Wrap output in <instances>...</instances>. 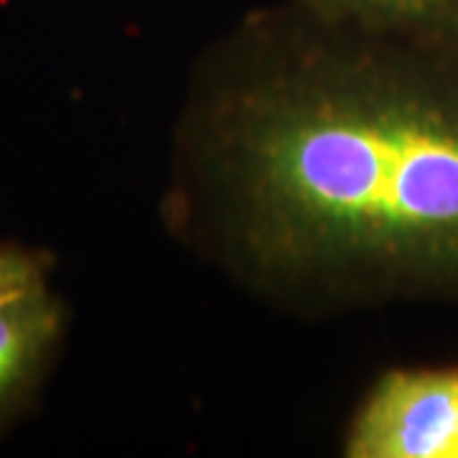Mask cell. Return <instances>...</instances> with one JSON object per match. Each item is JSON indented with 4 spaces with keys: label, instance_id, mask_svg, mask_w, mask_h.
<instances>
[{
    "label": "cell",
    "instance_id": "cell-1",
    "mask_svg": "<svg viewBox=\"0 0 458 458\" xmlns=\"http://www.w3.org/2000/svg\"><path fill=\"white\" fill-rule=\"evenodd\" d=\"M298 5L199 66L171 225L301 309L458 288V77Z\"/></svg>",
    "mask_w": 458,
    "mask_h": 458
},
{
    "label": "cell",
    "instance_id": "cell-2",
    "mask_svg": "<svg viewBox=\"0 0 458 458\" xmlns=\"http://www.w3.org/2000/svg\"><path fill=\"white\" fill-rule=\"evenodd\" d=\"M349 458H458V367L394 369L361 403Z\"/></svg>",
    "mask_w": 458,
    "mask_h": 458
},
{
    "label": "cell",
    "instance_id": "cell-3",
    "mask_svg": "<svg viewBox=\"0 0 458 458\" xmlns=\"http://www.w3.org/2000/svg\"><path fill=\"white\" fill-rule=\"evenodd\" d=\"M59 334L62 306L49 285L0 303V412L31 390Z\"/></svg>",
    "mask_w": 458,
    "mask_h": 458
},
{
    "label": "cell",
    "instance_id": "cell-4",
    "mask_svg": "<svg viewBox=\"0 0 458 458\" xmlns=\"http://www.w3.org/2000/svg\"><path fill=\"white\" fill-rule=\"evenodd\" d=\"M327 23L403 41H458V0H295Z\"/></svg>",
    "mask_w": 458,
    "mask_h": 458
},
{
    "label": "cell",
    "instance_id": "cell-5",
    "mask_svg": "<svg viewBox=\"0 0 458 458\" xmlns=\"http://www.w3.org/2000/svg\"><path fill=\"white\" fill-rule=\"evenodd\" d=\"M47 285L44 260L23 247L0 245V303Z\"/></svg>",
    "mask_w": 458,
    "mask_h": 458
}]
</instances>
